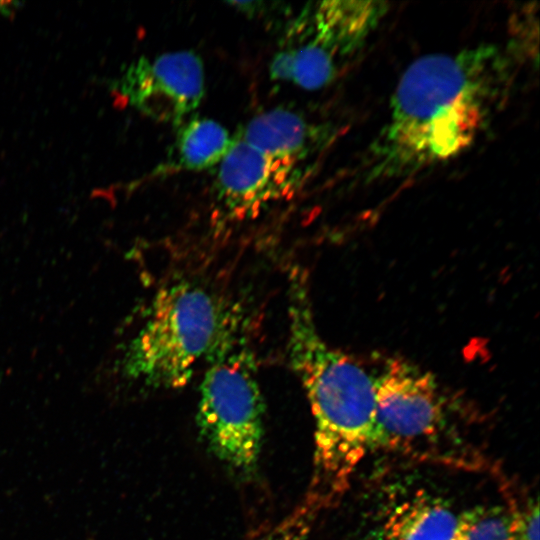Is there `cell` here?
Segmentation results:
<instances>
[{
    "label": "cell",
    "instance_id": "52a82bcc",
    "mask_svg": "<svg viewBox=\"0 0 540 540\" xmlns=\"http://www.w3.org/2000/svg\"><path fill=\"white\" fill-rule=\"evenodd\" d=\"M116 89L149 118L178 127L204 97L203 61L191 50L142 56L125 68Z\"/></svg>",
    "mask_w": 540,
    "mask_h": 540
},
{
    "label": "cell",
    "instance_id": "30bf717a",
    "mask_svg": "<svg viewBox=\"0 0 540 540\" xmlns=\"http://www.w3.org/2000/svg\"><path fill=\"white\" fill-rule=\"evenodd\" d=\"M258 151L298 167L329 143L327 128L285 108H274L251 118L236 135Z\"/></svg>",
    "mask_w": 540,
    "mask_h": 540
},
{
    "label": "cell",
    "instance_id": "7a4b0ae2",
    "mask_svg": "<svg viewBox=\"0 0 540 540\" xmlns=\"http://www.w3.org/2000/svg\"><path fill=\"white\" fill-rule=\"evenodd\" d=\"M288 296L289 362L314 420L313 470L304 500L321 512L340 500L372 451L374 376L323 338L299 272L292 274Z\"/></svg>",
    "mask_w": 540,
    "mask_h": 540
},
{
    "label": "cell",
    "instance_id": "5bb4252c",
    "mask_svg": "<svg viewBox=\"0 0 540 540\" xmlns=\"http://www.w3.org/2000/svg\"><path fill=\"white\" fill-rule=\"evenodd\" d=\"M512 540H539V505L529 498L520 506L510 507Z\"/></svg>",
    "mask_w": 540,
    "mask_h": 540
},
{
    "label": "cell",
    "instance_id": "5b68a950",
    "mask_svg": "<svg viewBox=\"0 0 540 540\" xmlns=\"http://www.w3.org/2000/svg\"><path fill=\"white\" fill-rule=\"evenodd\" d=\"M200 385L197 425L212 454L232 472L257 467L264 433V404L250 354L233 332L208 358Z\"/></svg>",
    "mask_w": 540,
    "mask_h": 540
},
{
    "label": "cell",
    "instance_id": "8992f818",
    "mask_svg": "<svg viewBox=\"0 0 540 540\" xmlns=\"http://www.w3.org/2000/svg\"><path fill=\"white\" fill-rule=\"evenodd\" d=\"M388 11L382 1L311 3L290 26L270 63V77L315 90L335 80Z\"/></svg>",
    "mask_w": 540,
    "mask_h": 540
},
{
    "label": "cell",
    "instance_id": "3957f363",
    "mask_svg": "<svg viewBox=\"0 0 540 540\" xmlns=\"http://www.w3.org/2000/svg\"><path fill=\"white\" fill-rule=\"evenodd\" d=\"M373 376L372 451L467 469L485 464L433 376L400 359L387 360Z\"/></svg>",
    "mask_w": 540,
    "mask_h": 540
},
{
    "label": "cell",
    "instance_id": "277c9868",
    "mask_svg": "<svg viewBox=\"0 0 540 540\" xmlns=\"http://www.w3.org/2000/svg\"><path fill=\"white\" fill-rule=\"evenodd\" d=\"M234 328L229 310L206 288L187 281L168 285L129 347L126 371L150 387H182Z\"/></svg>",
    "mask_w": 540,
    "mask_h": 540
},
{
    "label": "cell",
    "instance_id": "4fadbf2b",
    "mask_svg": "<svg viewBox=\"0 0 540 540\" xmlns=\"http://www.w3.org/2000/svg\"><path fill=\"white\" fill-rule=\"evenodd\" d=\"M316 516L299 504L282 520L253 531L248 540H311Z\"/></svg>",
    "mask_w": 540,
    "mask_h": 540
},
{
    "label": "cell",
    "instance_id": "ba28073f",
    "mask_svg": "<svg viewBox=\"0 0 540 540\" xmlns=\"http://www.w3.org/2000/svg\"><path fill=\"white\" fill-rule=\"evenodd\" d=\"M215 168L216 202L227 217L235 220L259 215L291 195L304 177L302 167L269 157L236 137Z\"/></svg>",
    "mask_w": 540,
    "mask_h": 540
},
{
    "label": "cell",
    "instance_id": "9c48e42d",
    "mask_svg": "<svg viewBox=\"0 0 540 540\" xmlns=\"http://www.w3.org/2000/svg\"><path fill=\"white\" fill-rule=\"evenodd\" d=\"M457 516L426 489L394 492L377 508L367 540H450Z\"/></svg>",
    "mask_w": 540,
    "mask_h": 540
},
{
    "label": "cell",
    "instance_id": "8fae6325",
    "mask_svg": "<svg viewBox=\"0 0 540 540\" xmlns=\"http://www.w3.org/2000/svg\"><path fill=\"white\" fill-rule=\"evenodd\" d=\"M177 128L171 149L156 175L215 168L235 140L223 125L210 118H192Z\"/></svg>",
    "mask_w": 540,
    "mask_h": 540
},
{
    "label": "cell",
    "instance_id": "6da1fadb",
    "mask_svg": "<svg viewBox=\"0 0 540 540\" xmlns=\"http://www.w3.org/2000/svg\"><path fill=\"white\" fill-rule=\"evenodd\" d=\"M507 57L490 44L425 55L400 78L370 151V175L398 177L466 151L505 103Z\"/></svg>",
    "mask_w": 540,
    "mask_h": 540
},
{
    "label": "cell",
    "instance_id": "7c38bea8",
    "mask_svg": "<svg viewBox=\"0 0 540 540\" xmlns=\"http://www.w3.org/2000/svg\"><path fill=\"white\" fill-rule=\"evenodd\" d=\"M450 540H512L510 507L480 505L458 514Z\"/></svg>",
    "mask_w": 540,
    "mask_h": 540
}]
</instances>
